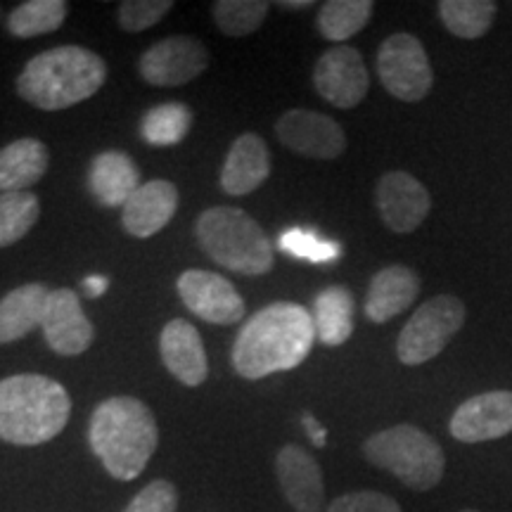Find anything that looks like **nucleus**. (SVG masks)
<instances>
[{
    "label": "nucleus",
    "mask_w": 512,
    "mask_h": 512,
    "mask_svg": "<svg viewBox=\"0 0 512 512\" xmlns=\"http://www.w3.org/2000/svg\"><path fill=\"white\" fill-rule=\"evenodd\" d=\"M107 287H110V280H107L105 275H88V278L83 280V292H86L88 297H100V294L107 292Z\"/></svg>",
    "instance_id": "obj_36"
},
{
    "label": "nucleus",
    "mask_w": 512,
    "mask_h": 512,
    "mask_svg": "<svg viewBox=\"0 0 512 512\" xmlns=\"http://www.w3.org/2000/svg\"><path fill=\"white\" fill-rule=\"evenodd\" d=\"M275 477L294 512H323V470L306 448L297 444L280 448L275 456Z\"/></svg>",
    "instance_id": "obj_16"
},
{
    "label": "nucleus",
    "mask_w": 512,
    "mask_h": 512,
    "mask_svg": "<svg viewBox=\"0 0 512 512\" xmlns=\"http://www.w3.org/2000/svg\"><path fill=\"white\" fill-rule=\"evenodd\" d=\"M88 185L95 200L105 207H124L140 185L136 162L119 150H107L93 159L88 171Z\"/></svg>",
    "instance_id": "obj_21"
},
{
    "label": "nucleus",
    "mask_w": 512,
    "mask_h": 512,
    "mask_svg": "<svg viewBox=\"0 0 512 512\" xmlns=\"http://www.w3.org/2000/svg\"><path fill=\"white\" fill-rule=\"evenodd\" d=\"M50 152L38 138H19L0 150V192H27L46 176Z\"/></svg>",
    "instance_id": "obj_22"
},
{
    "label": "nucleus",
    "mask_w": 512,
    "mask_h": 512,
    "mask_svg": "<svg viewBox=\"0 0 512 512\" xmlns=\"http://www.w3.org/2000/svg\"><path fill=\"white\" fill-rule=\"evenodd\" d=\"M178 294L190 313L214 325H235L245 316V299L228 278L190 268L178 275Z\"/></svg>",
    "instance_id": "obj_10"
},
{
    "label": "nucleus",
    "mask_w": 512,
    "mask_h": 512,
    "mask_svg": "<svg viewBox=\"0 0 512 512\" xmlns=\"http://www.w3.org/2000/svg\"><path fill=\"white\" fill-rule=\"evenodd\" d=\"M448 430L453 439L463 444H482L505 437L512 432V392L496 389L472 396L453 413Z\"/></svg>",
    "instance_id": "obj_14"
},
{
    "label": "nucleus",
    "mask_w": 512,
    "mask_h": 512,
    "mask_svg": "<svg viewBox=\"0 0 512 512\" xmlns=\"http://www.w3.org/2000/svg\"><path fill=\"white\" fill-rule=\"evenodd\" d=\"M439 15L453 36L472 41L491 29L496 17V3L491 0H441Z\"/></svg>",
    "instance_id": "obj_27"
},
{
    "label": "nucleus",
    "mask_w": 512,
    "mask_h": 512,
    "mask_svg": "<svg viewBox=\"0 0 512 512\" xmlns=\"http://www.w3.org/2000/svg\"><path fill=\"white\" fill-rule=\"evenodd\" d=\"M107 64L81 46H57L38 53L17 76L19 98L38 110L57 112L79 105L105 86Z\"/></svg>",
    "instance_id": "obj_3"
},
{
    "label": "nucleus",
    "mask_w": 512,
    "mask_h": 512,
    "mask_svg": "<svg viewBox=\"0 0 512 512\" xmlns=\"http://www.w3.org/2000/svg\"><path fill=\"white\" fill-rule=\"evenodd\" d=\"M178 489L166 479H155L138 491L136 498L126 505L124 512H176Z\"/></svg>",
    "instance_id": "obj_33"
},
{
    "label": "nucleus",
    "mask_w": 512,
    "mask_h": 512,
    "mask_svg": "<svg viewBox=\"0 0 512 512\" xmlns=\"http://www.w3.org/2000/svg\"><path fill=\"white\" fill-rule=\"evenodd\" d=\"M88 441L114 479L131 482L155 456L159 427L150 408L136 396H112L93 411Z\"/></svg>",
    "instance_id": "obj_2"
},
{
    "label": "nucleus",
    "mask_w": 512,
    "mask_h": 512,
    "mask_svg": "<svg viewBox=\"0 0 512 512\" xmlns=\"http://www.w3.org/2000/svg\"><path fill=\"white\" fill-rule=\"evenodd\" d=\"M69 5L64 0H29L10 12L8 31L17 38L53 34L67 19Z\"/></svg>",
    "instance_id": "obj_26"
},
{
    "label": "nucleus",
    "mask_w": 512,
    "mask_h": 512,
    "mask_svg": "<svg viewBox=\"0 0 512 512\" xmlns=\"http://www.w3.org/2000/svg\"><path fill=\"white\" fill-rule=\"evenodd\" d=\"M302 425H304V430H306V434H309V439L313 441V444H316L318 448H325V444H328V432H325V427L320 425V422L309 413H306L302 418Z\"/></svg>",
    "instance_id": "obj_35"
},
{
    "label": "nucleus",
    "mask_w": 512,
    "mask_h": 512,
    "mask_svg": "<svg viewBox=\"0 0 512 512\" xmlns=\"http://www.w3.org/2000/svg\"><path fill=\"white\" fill-rule=\"evenodd\" d=\"M377 211L392 233L406 235L422 226L432 209V197L418 178L406 171H389L380 178L375 190Z\"/></svg>",
    "instance_id": "obj_13"
},
{
    "label": "nucleus",
    "mask_w": 512,
    "mask_h": 512,
    "mask_svg": "<svg viewBox=\"0 0 512 512\" xmlns=\"http://www.w3.org/2000/svg\"><path fill=\"white\" fill-rule=\"evenodd\" d=\"M460 512H479V510H472V508H467V510H460Z\"/></svg>",
    "instance_id": "obj_38"
},
{
    "label": "nucleus",
    "mask_w": 512,
    "mask_h": 512,
    "mask_svg": "<svg viewBox=\"0 0 512 512\" xmlns=\"http://www.w3.org/2000/svg\"><path fill=\"white\" fill-rule=\"evenodd\" d=\"M313 86L330 105L351 110L368 95L370 76L361 53L351 46L330 48L313 69Z\"/></svg>",
    "instance_id": "obj_11"
},
{
    "label": "nucleus",
    "mask_w": 512,
    "mask_h": 512,
    "mask_svg": "<svg viewBox=\"0 0 512 512\" xmlns=\"http://www.w3.org/2000/svg\"><path fill=\"white\" fill-rule=\"evenodd\" d=\"M50 290L41 283L17 287L0 299V344L17 342L43 323Z\"/></svg>",
    "instance_id": "obj_23"
},
{
    "label": "nucleus",
    "mask_w": 512,
    "mask_h": 512,
    "mask_svg": "<svg viewBox=\"0 0 512 512\" xmlns=\"http://www.w3.org/2000/svg\"><path fill=\"white\" fill-rule=\"evenodd\" d=\"M268 174H271V152L266 143L254 133H245L230 145L221 171V188L233 197L249 195L266 183Z\"/></svg>",
    "instance_id": "obj_19"
},
{
    "label": "nucleus",
    "mask_w": 512,
    "mask_h": 512,
    "mask_svg": "<svg viewBox=\"0 0 512 512\" xmlns=\"http://www.w3.org/2000/svg\"><path fill=\"white\" fill-rule=\"evenodd\" d=\"M178 209V188L171 181H147L124 204L121 226L133 238H152L169 226Z\"/></svg>",
    "instance_id": "obj_18"
},
{
    "label": "nucleus",
    "mask_w": 512,
    "mask_h": 512,
    "mask_svg": "<svg viewBox=\"0 0 512 512\" xmlns=\"http://www.w3.org/2000/svg\"><path fill=\"white\" fill-rule=\"evenodd\" d=\"M465 323V304L453 294H439L413 313L403 325L396 354L406 366H422L448 347Z\"/></svg>",
    "instance_id": "obj_7"
},
{
    "label": "nucleus",
    "mask_w": 512,
    "mask_h": 512,
    "mask_svg": "<svg viewBox=\"0 0 512 512\" xmlns=\"http://www.w3.org/2000/svg\"><path fill=\"white\" fill-rule=\"evenodd\" d=\"M311 0H283V3H280V8H287V10H304V8H311Z\"/></svg>",
    "instance_id": "obj_37"
},
{
    "label": "nucleus",
    "mask_w": 512,
    "mask_h": 512,
    "mask_svg": "<svg viewBox=\"0 0 512 512\" xmlns=\"http://www.w3.org/2000/svg\"><path fill=\"white\" fill-rule=\"evenodd\" d=\"M373 10L370 0H330L320 5L318 31L332 43L349 41L370 22Z\"/></svg>",
    "instance_id": "obj_25"
},
{
    "label": "nucleus",
    "mask_w": 512,
    "mask_h": 512,
    "mask_svg": "<svg viewBox=\"0 0 512 512\" xmlns=\"http://www.w3.org/2000/svg\"><path fill=\"white\" fill-rule=\"evenodd\" d=\"M214 22L226 36H249L264 24L271 10L266 0H219L214 3Z\"/></svg>",
    "instance_id": "obj_30"
},
{
    "label": "nucleus",
    "mask_w": 512,
    "mask_h": 512,
    "mask_svg": "<svg viewBox=\"0 0 512 512\" xmlns=\"http://www.w3.org/2000/svg\"><path fill=\"white\" fill-rule=\"evenodd\" d=\"M41 216L34 192H0V249L27 238Z\"/></svg>",
    "instance_id": "obj_28"
},
{
    "label": "nucleus",
    "mask_w": 512,
    "mask_h": 512,
    "mask_svg": "<svg viewBox=\"0 0 512 512\" xmlns=\"http://www.w3.org/2000/svg\"><path fill=\"white\" fill-rule=\"evenodd\" d=\"M325 512H401V505L380 491H354L335 498Z\"/></svg>",
    "instance_id": "obj_34"
},
{
    "label": "nucleus",
    "mask_w": 512,
    "mask_h": 512,
    "mask_svg": "<svg viewBox=\"0 0 512 512\" xmlns=\"http://www.w3.org/2000/svg\"><path fill=\"white\" fill-rule=\"evenodd\" d=\"M197 242L216 264L240 275H264L275 249L264 228L238 207H211L197 219Z\"/></svg>",
    "instance_id": "obj_5"
},
{
    "label": "nucleus",
    "mask_w": 512,
    "mask_h": 512,
    "mask_svg": "<svg viewBox=\"0 0 512 512\" xmlns=\"http://www.w3.org/2000/svg\"><path fill=\"white\" fill-rule=\"evenodd\" d=\"M209 64L207 48L192 36H169L140 55L138 72L152 86H185Z\"/></svg>",
    "instance_id": "obj_9"
},
{
    "label": "nucleus",
    "mask_w": 512,
    "mask_h": 512,
    "mask_svg": "<svg viewBox=\"0 0 512 512\" xmlns=\"http://www.w3.org/2000/svg\"><path fill=\"white\" fill-rule=\"evenodd\" d=\"M159 351L169 373L185 387H200L207 380V351H204L200 332L188 320L174 318L164 325L159 335Z\"/></svg>",
    "instance_id": "obj_17"
},
{
    "label": "nucleus",
    "mask_w": 512,
    "mask_h": 512,
    "mask_svg": "<svg viewBox=\"0 0 512 512\" xmlns=\"http://www.w3.org/2000/svg\"><path fill=\"white\" fill-rule=\"evenodd\" d=\"M377 74L382 86L403 102H418L432 88L430 57L418 38L411 34H394L377 53Z\"/></svg>",
    "instance_id": "obj_8"
},
{
    "label": "nucleus",
    "mask_w": 512,
    "mask_h": 512,
    "mask_svg": "<svg viewBox=\"0 0 512 512\" xmlns=\"http://www.w3.org/2000/svg\"><path fill=\"white\" fill-rule=\"evenodd\" d=\"M311 316L320 342L328 347H339L354 332V297L347 287H328L313 302Z\"/></svg>",
    "instance_id": "obj_24"
},
{
    "label": "nucleus",
    "mask_w": 512,
    "mask_h": 512,
    "mask_svg": "<svg viewBox=\"0 0 512 512\" xmlns=\"http://www.w3.org/2000/svg\"><path fill=\"white\" fill-rule=\"evenodd\" d=\"M420 292V278L406 266H387L370 280L366 294V316L373 323H387L411 309Z\"/></svg>",
    "instance_id": "obj_20"
},
{
    "label": "nucleus",
    "mask_w": 512,
    "mask_h": 512,
    "mask_svg": "<svg viewBox=\"0 0 512 512\" xmlns=\"http://www.w3.org/2000/svg\"><path fill=\"white\" fill-rule=\"evenodd\" d=\"M278 247L292 259L313 261V264H330L342 254V245L335 240L320 238L318 233L306 228H290L278 238Z\"/></svg>",
    "instance_id": "obj_31"
},
{
    "label": "nucleus",
    "mask_w": 512,
    "mask_h": 512,
    "mask_svg": "<svg viewBox=\"0 0 512 512\" xmlns=\"http://www.w3.org/2000/svg\"><path fill=\"white\" fill-rule=\"evenodd\" d=\"M72 415L69 392L53 377L24 373L0 380V439L38 446L55 439Z\"/></svg>",
    "instance_id": "obj_4"
},
{
    "label": "nucleus",
    "mask_w": 512,
    "mask_h": 512,
    "mask_svg": "<svg viewBox=\"0 0 512 512\" xmlns=\"http://www.w3.org/2000/svg\"><path fill=\"white\" fill-rule=\"evenodd\" d=\"M363 456L413 491H430L444 479V451L415 425H394L373 434L363 444Z\"/></svg>",
    "instance_id": "obj_6"
},
{
    "label": "nucleus",
    "mask_w": 512,
    "mask_h": 512,
    "mask_svg": "<svg viewBox=\"0 0 512 512\" xmlns=\"http://www.w3.org/2000/svg\"><path fill=\"white\" fill-rule=\"evenodd\" d=\"M41 330L48 347L60 356H79L95 339V328L81 309L79 294L64 287L50 292Z\"/></svg>",
    "instance_id": "obj_15"
},
{
    "label": "nucleus",
    "mask_w": 512,
    "mask_h": 512,
    "mask_svg": "<svg viewBox=\"0 0 512 512\" xmlns=\"http://www.w3.org/2000/svg\"><path fill=\"white\" fill-rule=\"evenodd\" d=\"M174 8L171 0H126L119 5V27L131 34L155 27Z\"/></svg>",
    "instance_id": "obj_32"
},
{
    "label": "nucleus",
    "mask_w": 512,
    "mask_h": 512,
    "mask_svg": "<svg viewBox=\"0 0 512 512\" xmlns=\"http://www.w3.org/2000/svg\"><path fill=\"white\" fill-rule=\"evenodd\" d=\"M316 342L313 316L304 306L275 302L242 325L233 344V368L245 380L297 368Z\"/></svg>",
    "instance_id": "obj_1"
},
{
    "label": "nucleus",
    "mask_w": 512,
    "mask_h": 512,
    "mask_svg": "<svg viewBox=\"0 0 512 512\" xmlns=\"http://www.w3.org/2000/svg\"><path fill=\"white\" fill-rule=\"evenodd\" d=\"M275 136L287 150L311 159H337L347 150V136L332 117L311 110H290L275 124Z\"/></svg>",
    "instance_id": "obj_12"
},
{
    "label": "nucleus",
    "mask_w": 512,
    "mask_h": 512,
    "mask_svg": "<svg viewBox=\"0 0 512 512\" xmlns=\"http://www.w3.org/2000/svg\"><path fill=\"white\" fill-rule=\"evenodd\" d=\"M192 124V112L181 102H166L152 107L143 117L140 133L150 145H176L188 136Z\"/></svg>",
    "instance_id": "obj_29"
}]
</instances>
